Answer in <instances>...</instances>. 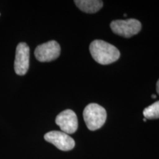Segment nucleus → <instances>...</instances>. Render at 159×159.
<instances>
[{
    "instance_id": "11",
    "label": "nucleus",
    "mask_w": 159,
    "mask_h": 159,
    "mask_svg": "<svg viewBox=\"0 0 159 159\" xmlns=\"http://www.w3.org/2000/svg\"><path fill=\"white\" fill-rule=\"evenodd\" d=\"M152 99H156V95L152 94Z\"/></svg>"
},
{
    "instance_id": "7",
    "label": "nucleus",
    "mask_w": 159,
    "mask_h": 159,
    "mask_svg": "<svg viewBox=\"0 0 159 159\" xmlns=\"http://www.w3.org/2000/svg\"><path fill=\"white\" fill-rule=\"evenodd\" d=\"M55 122L62 132L66 134H74L78 128L77 115L71 110H66L60 113L55 119Z\"/></svg>"
},
{
    "instance_id": "9",
    "label": "nucleus",
    "mask_w": 159,
    "mask_h": 159,
    "mask_svg": "<svg viewBox=\"0 0 159 159\" xmlns=\"http://www.w3.org/2000/svg\"><path fill=\"white\" fill-rule=\"evenodd\" d=\"M143 115L145 119H154L159 118V101L154 102L143 111Z\"/></svg>"
},
{
    "instance_id": "8",
    "label": "nucleus",
    "mask_w": 159,
    "mask_h": 159,
    "mask_svg": "<svg viewBox=\"0 0 159 159\" xmlns=\"http://www.w3.org/2000/svg\"><path fill=\"white\" fill-rule=\"evenodd\" d=\"M75 3L80 11L88 13H96L103 6L102 1L99 0H75Z\"/></svg>"
},
{
    "instance_id": "5",
    "label": "nucleus",
    "mask_w": 159,
    "mask_h": 159,
    "mask_svg": "<svg viewBox=\"0 0 159 159\" xmlns=\"http://www.w3.org/2000/svg\"><path fill=\"white\" fill-rule=\"evenodd\" d=\"M44 139L62 151L72 150L75 145L74 139L62 131L54 130L47 133L44 136Z\"/></svg>"
},
{
    "instance_id": "6",
    "label": "nucleus",
    "mask_w": 159,
    "mask_h": 159,
    "mask_svg": "<svg viewBox=\"0 0 159 159\" xmlns=\"http://www.w3.org/2000/svg\"><path fill=\"white\" fill-rule=\"evenodd\" d=\"M30 66V47L26 43H19L16 50L14 69L18 75H25Z\"/></svg>"
},
{
    "instance_id": "3",
    "label": "nucleus",
    "mask_w": 159,
    "mask_h": 159,
    "mask_svg": "<svg viewBox=\"0 0 159 159\" xmlns=\"http://www.w3.org/2000/svg\"><path fill=\"white\" fill-rule=\"evenodd\" d=\"M111 28L115 34L125 38H130L140 32L142 24L134 19L115 20L111 23Z\"/></svg>"
},
{
    "instance_id": "10",
    "label": "nucleus",
    "mask_w": 159,
    "mask_h": 159,
    "mask_svg": "<svg viewBox=\"0 0 159 159\" xmlns=\"http://www.w3.org/2000/svg\"><path fill=\"white\" fill-rule=\"evenodd\" d=\"M156 90H157V93H158V95H159V80L156 83Z\"/></svg>"
},
{
    "instance_id": "4",
    "label": "nucleus",
    "mask_w": 159,
    "mask_h": 159,
    "mask_svg": "<svg viewBox=\"0 0 159 159\" xmlns=\"http://www.w3.org/2000/svg\"><path fill=\"white\" fill-rule=\"evenodd\" d=\"M61 54V47L55 41L39 45L35 50V56L40 62H49L54 61Z\"/></svg>"
},
{
    "instance_id": "2",
    "label": "nucleus",
    "mask_w": 159,
    "mask_h": 159,
    "mask_svg": "<svg viewBox=\"0 0 159 159\" xmlns=\"http://www.w3.org/2000/svg\"><path fill=\"white\" fill-rule=\"evenodd\" d=\"M107 118L105 109L96 103H91L83 111V119L87 128L90 130H96L102 128Z\"/></svg>"
},
{
    "instance_id": "1",
    "label": "nucleus",
    "mask_w": 159,
    "mask_h": 159,
    "mask_svg": "<svg viewBox=\"0 0 159 159\" xmlns=\"http://www.w3.org/2000/svg\"><path fill=\"white\" fill-rule=\"evenodd\" d=\"M89 50L94 61L102 65L111 64L120 57V52L116 47L102 40L92 41Z\"/></svg>"
},
{
    "instance_id": "12",
    "label": "nucleus",
    "mask_w": 159,
    "mask_h": 159,
    "mask_svg": "<svg viewBox=\"0 0 159 159\" xmlns=\"http://www.w3.org/2000/svg\"><path fill=\"white\" fill-rule=\"evenodd\" d=\"M0 16H1V13H0Z\"/></svg>"
}]
</instances>
